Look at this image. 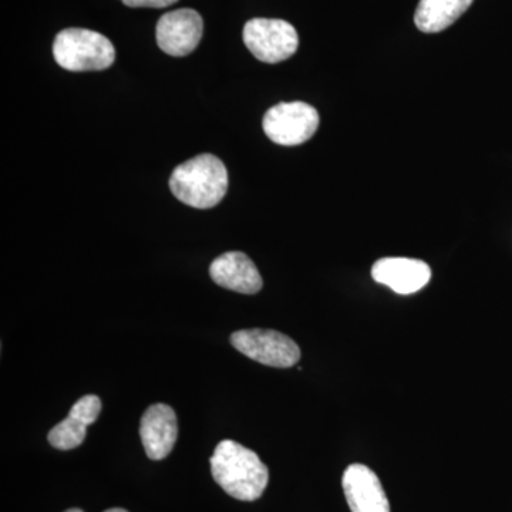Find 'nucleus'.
I'll use <instances>...</instances> for the list:
<instances>
[{
  "label": "nucleus",
  "mask_w": 512,
  "mask_h": 512,
  "mask_svg": "<svg viewBox=\"0 0 512 512\" xmlns=\"http://www.w3.org/2000/svg\"><path fill=\"white\" fill-rule=\"evenodd\" d=\"M210 463L215 483L239 501L258 500L269 483L268 467L255 451L237 441H221Z\"/></svg>",
  "instance_id": "nucleus-1"
},
{
  "label": "nucleus",
  "mask_w": 512,
  "mask_h": 512,
  "mask_svg": "<svg viewBox=\"0 0 512 512\" xmlns=\"http://www.w3.org/2000/svg\"><path fill=\"white\" fill-rule=\"evenodd\" d=\"M170 190L185 205L208 210L220 204L227 194V168L220 158L201 154L175 168Z\"/></svg>",
  "instance_id": "nucleus-2"
},
{
  "label": "nucleus",
  "mask_w": 512,
  "mask_h": 512,
  "mask_svg": "<svg viewBox=\"0 0 512 512\" xmlns=\"http://www.w3.org/2000/svg\"><path fill=\"white\" fill-rule=\"evenodd\" d=\"M53 56L69 72H100L116 60L113 43L101 33L87 29H64L53 43Z\"/></svg>",
  "instance_id": "nucleus-3"
},
{
  "label": "nucleus",
  "mask_w": 512,
  "mask_h": 512,
  "mask_svg": "<svg viewBox=\"0 0 512 512\" xmlns=\"http://www.w3.org/2000/svg\"><path fill=\"white\" fill-rule=\"evenodd\" d=\"M231 345L261 365L288 369L301 359V349L289 336L272 329H247L232 333Z\"/></svg>",
  "instance_id": "nucleus-4"
},
{
  "label": "nucleus",
  "mask_w": 512,
  "mask_h": 512,
  "mask_svg": "<svg viewBox=\"0 0 512 512\" xmlns=\"http://www.w3.org/2000/svg\"><path fill=\"white\" fill-rule=\"evenodd\" d=\"M269 140L279 146H299L311 140L319 127L318 111L303 101L281 103L266 111L262 121Z\"/></svg>",
  "instance_id": "nucleus-5"
},
{
  "label": "nucleus",
  "mask_w": 512,
  "mask_h": 512,
  "mask_svg": "<svg viewBox=\"0 0 512 512\" xmlns=\"http://www.w3.org/2000/svg\"><path fill=\"white\" fill-rule=\"evenodd\" d=\"M244 42L256 59L274 64L295 55L299 37L296 29L285 20L258 18L245 25Z\"/></svg>",
  "instance_id": "nucleus-6"
},
{
  "label": "nucleus",
  "mask_w": 512,
  "mask_h": 512,
  "mask_svg": "<svg viewBox=\"0 0 512 512\" xmlns=\"http://www.w3.org/2000/svg\"><path fill=\"white\" fill-rule=\"evenodd\" d=\"M204 23L194 9H178L165 13L157 23L158 46L167 55L188 56L200 45Z\"/></svg>",
  "instance_id": "nucleus-7"
},
{
  "label": "nucleus",
  "mask_w": 512,
  "mask_h": 512,
  "mask_svg": "<svg viewBox=\"0 0 512 512\" xmlns=\"http://www.w3.org/2000/svg\"><path fill=\"white\" fill-rule=\"evenodd\" d=\"M343 493L352 512H390L389 498L375 471L352 464L342 477Z\"/></svg>",
  "instance_id": "nucleus-8"
},
{
  "label": "nucleus",
  "mask_w": 512,
  "mask_h": 512,
  "mask_svg": "<svg viewBox=\"0 0 512 512\" xmlns=\"http://www.w3.org/2000/svg\"><path fill=\"white\" fill-rule=\"evenodd\" d=\"M140 437L150 460H163L173 451L178 439V423L174 410L168 404L148 407L141 417Z\"/></svg>",
  "instance_id": "nucleus-9"
},
{
  "label": "nucleus",
  "mask_w": 512,
  "mask_h": 512,
  "mask_svg": "<svg viewBox=\"0 0 512 512\" xmlns=\"http://www.w3.org/2000/svg\"><path fill=\"white\" fill-rule=\"evenodd\" d=\"M373 279L399 295H412L429 284L430 266L420 259L382 258L373 265Z\"/></svg>",
  "instance_id": "nucleus-10"
},
{
  "label": "nucleus",
  "mask_w": 512,
  "mask_h": 512,
  "mask_svg": "<svg viewBox=\"0 0 512 512\" xmlns=\"http://www.w3.org/2000/svg\"><path fill=\"white\" fill-rule=\"evenodd\" d=\"M210 275L221 288L244 295H255L264 285L254 262L244 252L232 251L218 256L210 266Z\"/></svg>",
  "instance_id": "nucleus-11"
},
{
  "label": "nucleus",
  "mask_w": 512,
  "mask_h": 512,
  "mask_svg": "<svg viewBox=\"0 0 512 512\" xmlns=\"http://www.w3.org/2000/svg\"><path fill=\"white\" fill-rule=\"evenodd\" d=\"M100 397L87 394L79 399L70 410L69 416L50 430L49 443L57 450H73L86 440L87 427L99 419Z\"/></svg>",
  "instance_id": "nucleus-12"
},
{
  "label": "nucleus",
  "mask_w": 512,
  "mask_h": 512,
  "mask_svg": "<svg viewBox=\"0 0 512 512\" xmlns=\"http://www.w3.org/2000/svg\"><path fill=\"white\" fill-rule=\"evenodd\" d=\"M474 0H420L414 15L417 29L423 33H439L450 28Z\"/></svg>",
  "instance_id": "nucleus-13"
},
{
  "label": "nucleus",
  "mask_w": 512,
  "mask_h": 512,
  "mask_svg": "<svg viewBox=\"0 0 512 512\" xmlns=\"http://www.w3.org/2000/svg\"><path fill=\"white\" fill-rule=\"evenodd\" d=\"M128 8H167L178 0H121Z\"/></svg>",
  "instance_id": "nucleus-14"
},
{
  "label": "nucleus",
  "mask_w": 512,
  "mask_h": 512,
  "mask_svg": "<svg viewBox=\"0 0 512 512\" xmlns=\"http://www.w3.org/2000/svg\"><path fill=\"white\" fill-rule=\"evenodd\" d=\"M104 512H128V511L123 510V508H111V510H107Z\"/></svg>",
  "instance_id": "nucleus-15"
},
{
  "label": "nucleus",
  "mask_w": 512,
  "mask_h": 512,
  "mask_svg": "<svg viewBox=\"0 0 512 512\" xmlns=\"http://www.w3.org/2000/svg\"><path fill=\"white\" fill-rule=\"evenodd\" d=\"M66 512H83V511L79 510V508H72V510H67Z\"/></svg>",
  "instance_id": "nucleus-16"
}]
</instances>
